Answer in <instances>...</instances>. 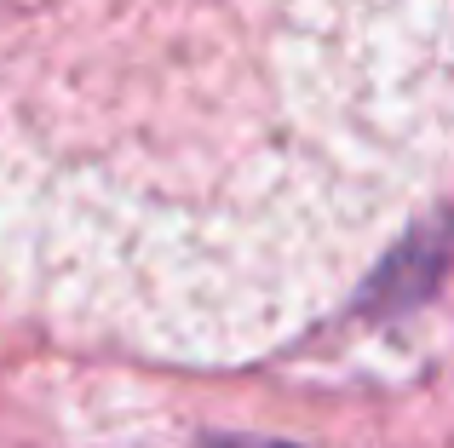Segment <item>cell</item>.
Returning a JSON list of instances; mask_svg holds the SVG:
<instances>
[{"mask_svg": "<svg viewBox=\"0 0 454 448\" xmlns=\"http://www.w3.org/2000/svg\"><path fill=\"white\" fill-rule=\"evenodd\" d=\"M282 448H288V443H282Z\"/></svg>", "mask_w": 454, "mask_h": 448, "instance_id": "cell-1", "label": "cell"}]
</instances>
